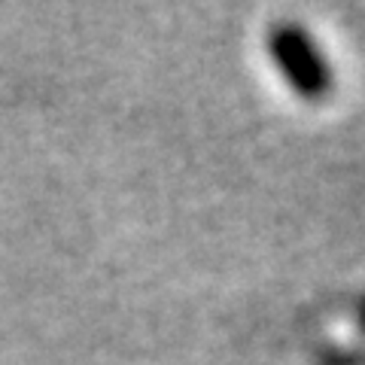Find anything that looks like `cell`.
I'll use <instances>...</instances> for the list:
<instances>
[{"label": "cell", "instance_id": "cell-1", "mask_svg": "<svg viewBox=\"0 0 365 365\" xmlns=\"http://www.w3.org/2000/svg\"><path fill=\"white\" fill-rule=\"evenodd\" d=\"M271 55L289 86L307 101H323L332 91V71H329L326 58L311 43V37L295 28L280 25L271 31Z\"/></svg>", "mask_w": 365, "mask_h": 365}]
</instances>
